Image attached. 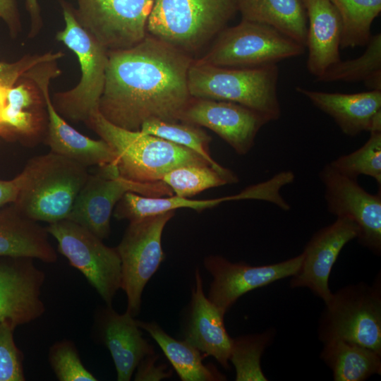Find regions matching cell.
<instances>
[{
    "instance_id": "cell-1",
    "label": "cell",
    "mask_w": 381,
    "mask_h": 381,
    "mask_svg": "<svg viewBox=\"0 0 381 381\" xmlns=\"http://www.w3.org/2000/svg\"><path fill=\"white\" fill-rule=\"evenodd\" d=\"M190 55L149 35L126 49L109 51L98 110L120 128L139 131L152 119L180 121L190 102Z\"/></svg>"
},
{
    "instance_id": "cell-2",
    "label": "cell",
    "mask_w": 381,
    "mask_h": 381,
    "mask_svg": "<svg viewBox=\"0 0 381 381\" xmlns=\"http://www.w3.org/2000/svg\"><path fill=\"white\" fill-rule=\"evenodd\" d=\"M18 175L12 205L30 219L49 224L68 217L89 173L83 165L50 151L30 158Z\"/></svg>"
},
{
    "instance_id": "cell-3",
    "label": "cell",
    "mask_w": 381,
    "mask_h": 381,
    "mask_svg": "<svg viewBox=\"0 0 381 381\" xmlns=\"http://www.w3.org/2000/svg\"><path fill=\"white\" fill-rule=\"evenodd\" d=\"M86 124L111 147L116 155L114 163L120 175L131 181H162L166 173L176 167L210 164L200 155L185 147L115 126L99 111Z\"/></svg>"
},
{
    "instance_id": "cell-4",
    "label": "cell",
    "mask_w": 381,
    "mask_h": 381,
    "mask_svg": "<svg viewBox=\"0 0 381 381\" xmlns=\"http://www.w3.org/2000/svg\"><path fill=\"white\" fill-rule=\"evenodd\" d=\"M278 79L277 64L229 68L193 61L188 72V87L193 98L239 104L273 121L282 114Z\"/></svg>"
},
{
    "instance_id": "cell-5",
    "label": "cell",
    "mask_w": 381,
    "mask_h": 381,
    "mask_svg": "<svg viewBox=\"0 0 381 381\" xmlns=\"http://www.w3.org/2000/svg\"><path fill=\"white\" fill-rule=\"evenodd\" d=\"M236 12L234 0H154L147 33L190 55L214 39Z\"/></svg>"
},
{
    "instance_id": "cell-6",
    "label": "cell",
    "mask_w": 381,
    "mask_h": 381,
    "mask_svg": "<svg viewBox=\"0 0 381 381\" xmlns=\"http://www.w3.org/2000/svg\"><path fill=\"white\" fill-rule=\"evenodd\" d=\"M319 320L318 338L341 339L381 353V276L374 283L345 286L332 293Z\"/></svg>"
},
{
    "instance_id": "cell-7",
    "label": "cell",
    "mask_w": 381,
    "mask_h": 381,
    "mask_svg": "<svg viewBox=\"0 0 381 381\" xmlns=\"http://www.w3.org/2000/svg\"><path fill=\"white\" fill-rule=\"evenodd\" d=\"M62 10L65 28L56 37L76 55L81 75L74 88L55 94L52 104L62 117L87 123L99 111L109 50L80 25L66 4Z\"/></svg>"
},
{
    "instance_id": "cell-8",
    "label": "cell",
    "mask_w": 381,
    "mask_h": 381,
    "mask_svg": "<svg viewBox=\"0 0 381 381\" xmlns=\"http://www.w3.org/2000/svg\"><path fill=\"white\" fill-rule=\"evenodd\" d=\"M306 47L277 29L241 20L225 28L198 62L221 67L254 68L302 55Z\"/></svg>"
},
{
    "instance_id": "cell-9",
    "label": "cell",
    "mask_w": 381,
    "mask_h": 381,
    "mask_svg": "<svg viewBox=\"0 0 381 381\" xmlns=\"http://www.w3.org/2000/svg\"><path fill=\"white\" fill-rule=\"evenodd\" d=\"M46 229L56 239L58 251L85 277L105 304L112 306L121 284L116 248L106 246L93 233L68 219L49 224Z\"/></svg>"
},
{
    "instance_id": "cell-10",
    "label": "cell",
    "mask_w": 381,
    "mask_h": 381,
    "mask_svg": "<svg viewBox=\"0 0 381 381\" xmlns=\"http://www.w3.org/2000/svg\"><path fill=\"white\" fill-rule=\"evenodd\" d=\"M145 196L173 195L163 181L143 183L121 176L114 162L99 166L90 174L67 218L87 229L102 240L111 232V216L118 202L126 193Z\"/></svg>"
},
{
    "instance_id": "cell-11",
    "label": "cell",
    "mask_w": 381,
    "mask_h": 381,
    "mask_svg": "<svg viewBox=\"0 0 381 381\" xmlns=\"http://www.w3.org/2000/svg\"><path fill=\"white\" fill-rule=\"evenodd\" d=\"M175 210L129 222L116 249L121 262V289L127 300L126 311H140L143 289L164 261L162 236Z\"/></svg>"
},
{
    "instance_id": "cell-12",
    "label": "cell",
    "mask_w": 381,
    "mask_h": 381,
    "mask_svg": "<svg viewBox=\"0 0 381 381\" xmlns=\"http://www.w3.org/2000/svg\"><path fill=\"white\" fill-rule=\"evenodd\" d=\"M76 1V20L109 51L132 47L147 35L154 0Z\"/></svg>"
},
{
    "instance_id": "cell-13",
    "label": "cell",
    "mask_w": 381,
    "mask_h": 381,
    "mask_svg": "<svg viewBox=\"0 0 381 381\" xmlns=\"http://www.w3.org/2000/svg\"><path fill=\"white\" fill-rule=\"evenodd\" d=\"M325 186V198L329 213L353 221L358 229L360 244L377 255L381 254V194H370L357 179L348 176L329 163L319 174Z\"/></svg>"
},
{
    "instance_id": "cell-14",
    "label": "cell",
    "mask_w": 381,
    "mask_h": 381,
    "mask_svg": "<svg viewBox=\"0 0 381 381\" xmlns=\"http://www.w3.org/2000/svg\"><path fill=\"white\" fill-rule=\"evenodd\" d=\"M54 61L40 63L23 75L37 85L44 99L47 115L46 140L50 151L87 168L114 162L115 153L107 142L83 135L70 126L54 108L49 89L50 79L59 73Z\"/></svg>"
},
{
    "instance_id": "cell-15",
    "label": "cell",
    "mask_w": 381,
    "mask_h": 381,
    "mask_svg": "<svg viewBox=\"0 0 381 381\" xmlns=\"http://www.w3.org/2000/svg\"><path fill=\"white\" fill-rule=\"evenodd\" d=\"M302 260L301 253L277 263L250 265L209 255L204 260V267L212 278L207 298L225 315L245 294L294 275Z\"/></svg>"
},
{
    "instance_id": "cell-16",
    "label": "cell",
    "mask_w": 381,
    "mask_h": 381,
    "mask_svg": "<svg viewBox=\"0 0 381 381\" xmlns=\"http://www.w3.org/2000/svg\"><path fill=\"white\" fill-rule=\"evenodd\" d=\"M180 121L209 128L241 155L251 150L258 131L271 121L262 114L239 104L193 97Z\"/></svg>"
},
{
    "instance_id": "cell-17",
    "label": "cell",
    "mask_w": 381,
    "mask_h": 381,
    "mask_svg": "<svg viewBox=\"0 0 381 381\" xmlns=\"http://www.w3.org/2000/svg\"><path fill=\"white\" fill-rule=\"evenodd\" d=\"M32 258L0 257V322L15 328L41 318L45 306L41 298L45 273Z\"/></svg>"
},
{
    "instance_id": "cell-18",
    "label": "cell",
    "mask_w": 381,
    "mask_h": 381,
    "mask_svg": "<svg viewBox=\"0 0 381 381\" xmlns=\"http://www.w3.org/2000/svg\"><path fill=\"white\" fill-rule=\"evenodd\" d=\"M358 234L356 224L345 217H337L317 231L304 247L301 267L291 277L290 286L308 288L326 303L332 294L329 278L333 265L344 246Z\"/></svg>"
},
{
    "instance_id": "cell-19",
    "label": "cell",
    "mask_w": 381,
    "mask_h": 381,
    "mask_svg": "<svg viewBox=\"0 0 381 381\" xmlns=\"http://www.w3.org/2000/svg\"><path fill=\"white\" fill-rule=\"evenodd\" d=\"M92 329L95 339L110 352L118 381L131 380L140 361L155 353L135 317L126 311L119 313L112 306L95 311Z\"/></svg>"
},
{
    "instance_id": "cell-20",
    "label": "cell",
    "mask_w": 381,
    "mask_h": 381,
    "mask_svg": "<svg viewBox=\"0 0 381 381\" xmlns=\"http://www.w3.org/2000/svg\"><path fill=\"white\" fill-rule=\"evenodd\" d=\"M224 315L205 296L202 277L195 270L190 300L181 324L183 339L229 369L232 338L226 329Z\"/></svg>"
},
{
    "instance_id": "cell-21",
    "label": "cell",
    "mask_w": 381,
    "mask_h": 381,
    "mask_svg": "<svg viewBox=\"0 0 381 381\" xmlns=\"http://www.w3.org/2000/svg\"><path fill=\"white\" fill-rule=\"evenodd\" d=\"M320 111L332 117L342 133L354 137L381 128V90L356 93L327 92L296 87Z\"/></svg>"
},
{
    "instance_id": "cell-22",
    "label": "cell",
    "mask_w": 381,
    "mask_h": 381,
    "mask_svg": "<svg viewBox=\"0 0 381 381\" xmlns=\"http://www.w3.org/2000/svg\"><path fill=\"white\" fill-rule=\"evenodd\" d=\"M302 2L308 20L307 69L318 78L341 60L342 20L329 0H302Z\"/></svg>"
},
{
    "instance_id": "cell-23",
    "label": "cell",
    "mask_w": 381,
    "mask_h": 381,
    "mask_svg": "<svg viewBox=\"0 0 381 381\" xmlns=\"http://www.w3.org/2000/svg\"><path fill=\"white\" fill-rule=\"evenodd\" d=\"M46 227L11 205L0 209V257H28L46 263L57 260Z\"/></svg>"
},
{
    "instance_id": "cell-24",
    "label": "cell",
    "mask_w": 381,
    "mask_h": 381,
    "mask_svg": "<svg viewBox=\"0 0 381 381\" xmlns=\"http://www.w3.org/2000/svg\"><path fill=\"white\" fill-rule=\"evenodd\" d=\"M39 91V94H40ZM27 84L6 90V104L1 122L7 128L11 140L33 145L40 140L45 128V103Z\"/></svg>"
},
{
    "instance_id": "cell-25",
    "label": "cell",
    "mask_w": 381,
    "mask_h": 381,
    "mask_svg": "<svg viewBox=\"0 0 381 381\" xmlns=\"http://www.w3.org/2000/svg\"><path fill=\"white\" fill-rule=\"evenodd\" d=\"M241 20L270 25L306 47L308 20L302 0H234Z\"/></svg>"
},
{
    "instance_id": "cell-26",
    "label": "cell",
    "mask_w": 381,
    "mask_h": 381,
    "mask_svg": "<svg viewBox=\"0 0 381 381\" xmlns=\"http://www.w3.org/2000/svg\"><path fill=\"white\" fill-rule=\"evenodd\" d=\"M138 326L158 344L182 381H223L226 377L203 363L205 354L184 339L171 337L157 322L137 320Z\"/></svg>"
},
{
    "instance_id": "cell-27",
    "label": "cell",
    "mask_w": 381,
    "mask_h": 381,
    "mask_svg": "<svg viewBox=\"0 0 381 381\" xmlns=\"http://www.w3.org/2000/svg\"><path fill=\"white\" fill-rule=\"evenodd\" d=\"M335 381H363L381 374V353L341 339L323 343L320 355Z\"/></svg>"
},
{
    "instance_id": "cell-28",
    "label": "cell",
    "mask_w": 381,
    "mask_h": 381,
    "mask_svg": "<svg viewBox=\"0 0 381 381\" xmlns=\"http://www.w3.org/2000/svg\"><path fill=\"white\" fill-rule=\"evenodd\" d=\"M229 200V196L209 200H192L175 195L150 197L128 192L116 204L114 209V217L119 220L126 219L130 222L176 211L179 208H190L201 212Z\"/></svg>"
},
{
    "instance_id": "cell-29",
    "label": "cell",
    "mask_w": 381,
    "mask_h": 381,
    "mask_svg": "<svg viewBox=\"0 0 381 381\" xmlns=\"http://www.w3.org/2000/svg\"><path fill=\"white\" fill-rule=\"evenodd\" d=\"M139 131L161 138L196 152L234 183L238 181V177L232 171L221 166L211 157L209 145L212 138L200 126L181 121H169L152 119L145 121Z\"/></svg>"
},
{
    "instance_id": "cell-30",
    "label": "cell",
    "mask_w": 381,
    "mask_h": 381,
    "mask_svg": "<svg viewBox=\"0 0 381 381\" xmlns=\"http://www.w3.org/2000/svg\"><path fill=\"white\" fill-rule=\"evenodd\" d=\"M362 55L341 59L316 78L318 82L363 83L369 90H381V34L371 35Z\"/></svg>"
},
{
    "instance_id": "cell-31",
    "label": "cell",
    "mask_w": 381,
    "mask_h": 381,
    "mask_svg": "<svg viewBox=\"0 0 381 381\" xmlns=\"http://www.w3.org/2000/svg\"><path fill=\"white\" fill-rule=\"evenodd\" d=\"M343 25L341 49L365 46L371 27L381 12V0H329Z\"/></svg>"
},
{
    "instance_id": "cell-32",
    "label": "cell",
    "mask_w": 381,
    "mask_h": 381,
    "mask_svg": "<svg viewBox=\"0 0 381 381\" xmlns=\"http://www.w3.org/2000/svg\"><path fill=\"white\" fill-rule=\"evenodd\" d=\"M274 336L275 330L270 328L262 333L232 338L229 361L235 368L236 381L267 380L261 368V357Z\"/></svg>"
},
{
    "instance_id": "cell-33",
    "label": "cell",
    "mask_w": 381,
    "mask_h": 381,
    "mask_svg": "<svg viewBox=\"0 0 381 381\" xmlns=\"http://www.w3.org/2000/svg\"><path fill=\"white\" fill-rule=\"evenodd\" d=\"M162 181L174 195L189 198L211 188L234 183L210 164H190L176 167L166 173Z\"/></svg>"
},
{
    "instance_id": "cell-34",
    "label": "cell",
    "mask_w": 381,
    "mask_h": 381,
    "mask_svg": "<svg viewBox=\"0 0 381 381\" xmlns=\"http://www.w3.org/2000/svg\"><path fill=\"white\" fill-rule=\"evenodd\" d=\"M368 140L358 150L341 155L329 164L339 172L357 179L360 175L373 178L381 185V131H371Z\"/></svg>"
},
{
    "instance_id": "cell-35",
    "label": "cell",
    "mask_w": 381,
    "mask_h": 381,
    "mask_svg": "<svg viewBox=\"0 0 381 381\" xmlns=\"http://www.w3.org/2000/svg\"><path fill=\"white\" fill-rule=\"evenodd\" d=\"M48 361L59 381H97L83 364L75 343L68 339L54 342L49 349Z\"/></svg>"
},
{
    "instance_id": "cell-36",
    "label": "cell",
    "mask_w": 381,
    "mask_h": 381,
    "mask_svg": "<svg viewBox=\"0 0 381 381\" xmlns=\"http://www.w3.org/2000/svg\"><path fill=\"white\" fill-rule=\"evenodd\" d=\"M15 327L8 321L0 322V381H25L24 356L16 346Z\"/></svg>"
},
{
    "instance_id": "cell-37",
    "label": "cell",
    "mask_w": 381,
    "mask_h": 381,
    "mask_svg": "<svg viewBox=\"0 0 381 381\" xmlns=\"http://www.w3.org/2000/svg\"><path fill=\"white\" fill-rule=\"evenodd\" d=\"M61 56V53L47 54L41 56L25 57L14 63L0 61V87L8 90L13 87L32 67L50 60H56Z\"/></svg>"
},
{
    "instance_id": "cell-38",
    "label": "cell",
    "mask_w": 381,
    "mask_h": 381,
    "mask_svg": "<svg viewBox=\"0 0 381 381\" xmlns=\"http://www.w3.org/2000/svg\"><path fill=\"white\" fill-rule=\"evenodd\" d=\"M158 358L155 353L143 358L135 369L134 380L159 381L171 377V370L165 364L158 363Z\"/></svg>"
},
{
    "instance_id": "cell-39",
    "label": "cell",
    "mask_w": 381,
    "mask_h": 381,
    "mask_svg": "<svg viewBox=\"0 0 381 381\" xmlns=\"http://www.w3.org/2000/svg\"><path fill=\"white\" fill-rule=\"evenodd\" d=\"M0 19L4 20L11 30L19 27V19L16 0H0Z\"/></svg>"
},
{
    "instance_id": "cell-40",
    "label": "cell",
    "mask_w": 381,
    "mask_h": 381,
    "mask_svg": "<svg viewBox=\"0 0 381 381\" xmlns=\"http://www.w3.org/2000/svg\"><path fill=\"white\" fill-rule=\"evenodd\" d=\"M19 183L18 175L11 180H0V207L15 202Z\"/></svg>"
},
{
    "instance_id": "cell-41",
    "label": "cell",
    "mask_w": 381,
    "mask_h": 381,
    "mask_svg": "<svg viewBox=\"0 0 381 381\" xmlns=\"http://www.w3.org/2000/svg\"><path fill=\"white\" fill-rule=\"evenodd\" d=\"M28 9L33 21L37 23L39 20V6L37 0H26Z\"/></svg>"
},
{
    "instance_id": "cell-42",
    "label": "cell",
    "mask_w": 381,
    "mask_h": 381,
    "mask_svg": "<svg viewBox=\"0 0 381 381\" xmlns=\"http://www.w3.org/2000/svg\"><path fill=\"white\" fill-rule=\"evenodd\" d=\"M6 90L0 87V123L1 122V112L6 104Z\"/></svg>"
},
{
    "instance_id": "cell-43",
    "label": "cell",
    "mask_w": 381,
    "mask_h": 381,
    "mask_svg": "<svg viewBox=\"0 0 381 381\" xmlns=\"http://www.w3.org/2000/svg\"><path fill=\"white\" fill-rule=\"evenodd\" d=\"M0 138H3L8 140H11L9 131L3 123H0Z\"/></svg>"
}]
</instances>
